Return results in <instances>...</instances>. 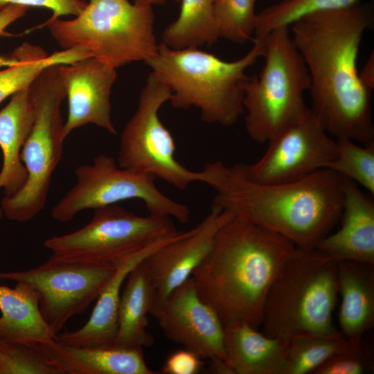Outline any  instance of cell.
I'll return each mask as SVG.
<instances>
[{
	"label": "cell",
	"mask_w": 374,
	"mask_h": 374,
	"mask_svg": "<svg viewBox=\"0 0 374 374\" xmlns=\"http://www.w3.org/2000/svg\"><path fill=\"white\" fill-rule=\"evenodd\" d=\"M75 173L76 184L52 208L56 221L70 222L82 211L134 199L141 200L150 214L171 217L183 224L189 220L188 207L160 191L155 177L123 168L112 157L98 155L91 165L80 166Z\"/></svg>",
	"instance_id": "obj_10"
},
{
	"label": "cell",
	"mask_w": 374,
	"mask_h": 374,
	"mask_svg": "<svg viewBox=\"0 0 374 374\" xmlns=\"http://www.w3.org/2000/svg\"><path fill=\"white\" fill-rule=\"evenodd\" d=\"M232 218L231 213L213 204L210 212L196 226L183 231L146 258L157 290L154 308L190 277L211 251L217 231Z\"/></svg>",
	"instance_id": "obj_15"
},
{
	"label": "cell",
	"mask_w": 374,
	"mask_h": 374,
	"mask_svg": "<svg viewBox=\"0 0 374 374\" xmlns=\"http://www.w3.org/2000/svg\"><path fill=\"white\" fill-rule=\"evenodd\" d=\"M116 69L91 57L59 65L58 70L68 99L64 123L65 139L74 130L93 124L116 134L111 117L110 94Z\"/></svg>",
	"instance_id": "obj_16"
},
{
	"label": "cell",
	"mask_w": 374,
	"mask_h": 374,
	"mask_svg": "<svg viewBox=\"0 0 374 374\" xmlns=\"http://www.w3.org/2000/svg\"><path fill=\"white\" fill-rule=\"evenodd\" d=\"M296 249L285 237L233 217L190 276L224 326L244 322L258 329L268 291Z\"/></svg>",
	"instance_id": "obj_3"
},
{
	"label": "cell",
	"mask_w": 374,
	"mask_h": 374,
	"mask_svg": "<svg viewBox=\"0 0 374 374\" xmlns=\"http://www.w3.org/2000/svg\"><path fill=\"white\" fill-rule=\"evenodd\" d=\"M170 96V89L150 72L137 107L122 132L117 163L184 190L193 182L200 181L201 173L186 168L177 160L175 141L159 118L161 107Z\"/></svg>",
	"instance_id": "obj_11"
},
{
	"label": "cell",
	"mask_w": 374,
	"mask_h": 374,
	"mask_svg": "<svg viewBox=\"0 0 374 374\" xmlns=\"http://www.w3.org/2000/svg\"><path fill=\"white\" fill-rule=\"evenodd\" d=\"M216 0H180L178 17L163 31L162 42L174 49L211 46L220 39L214 18Z\"/></svg>",
	"instance_id": "obj_26"
},
{
	"label": "cell",
	"mask_w": 374,
	"mask_h": 374,
	"mask_svg": "<svg viewBox=\"0 0 374 374\" xmlns=\"http://www.w3.org/2000/svg\"><path fill=\"white\" fill-rule=\"evenodd\" d=\"M87 3L85 0H0V10L8 5L43 8L52 11L51 19H57L62 16H77Z\"/></svg>",
	"instance_id": "obj_33"
},
{
	"label": "cell",
	"mask_w": 374,
	"mask_h": 374,
	"mask_svg": "<svg viewBox=\"0 0 374 374\" xmlns=\"http://www.w3.org/2000/svg\"><path fill=\"white\" fill-rule=\"evenodd\" d=\"M257 0H216L214 18L220 38L235 44L253 39Z\"/></svg>",
	"instance_id": "obj_29"
},
{
	"label": "cell",
	"mask_w": 374,
	"mask_h": 374,
	"mask_svg": "<svg viewBox=\"0 0 374 374\" xmlns=\"http://www.w3.org/2000/svg\"><path fill=\"white\" fill-rule=\"evenodd\" d=\"M337 294V262L316 248L297 247L268 291L262 333L287 341L341 334L332 321Z\"/></svg>",
	"instance_id": "obj_5"
},
{
	"label": "cell",
	"mask_w": 374,
	"mask_h": 374,
	"mask_svg": "<svg viewBox=\"0 0 374 374\" xmlns=\"http://www.w3.org/2000/svg\"><path fill=\"white\" fill-rule=\"evenodd\" d=\"M363 84L369 90L374 87V53L371 52L363 68L359 71Z\"/></svg>",
	"instance_id": "obj_36"
},
{
	"label": "cell",
	"mask_w": 374,
	"mask_h": 374,
	"mask_svg": "<svg viewBox=\"0 0 374 374\" xmlns=\"http://www.w3.org/2000/svg\"><path fill=\"white\" fill-rule=\"evenodd\" d=\"M267 143V150L259 160L242 163L247 177L261 184L302 180L328 168L337 154V142L330 137L310 107Z\"/></svg>",
	"instance_id": "obj_13"
},
{
	"label": "cell",
	"mask_w": 374,
	"mask_h": 374,
	"mask_svg": "<svg viewBox=\"0 0 374 374\" xmlns=\"http://www.w3.org/2000/svg\"><path fill=\"white\" fill-rule=\"evenodd\" d=\"M30 8L21 5H8L0 10V35L12 23L24 17ZM11 54L9 57L0 55V68L11 66L17 62Z\"/></svg>",
	"instance_id": "obj_35"
},
{
	"label": "cell",
	"mask_w": 374,
	"mask_h": 374,
	"mask_svg": "<svg viewBox=\"0 0 374 374\" xmlns=\"http://www.w3.org/2000/svg\"><path fill=\"white\" fill-rule=\"evenodd\" d=\"M371 349L362 337L349 339L341 351L330 358L312 374H363L373 371Z\"/></svg>",
	"instance_id": "obj_32"
},
{
	"label": "cell",
	"mask_w": 374,
	"mask_h": 374,
	"mask_svg": "<svg viewBox=\"0 0 374 374\" xmlns=\"http://www.w3.org/2000/svg\"><path fill=\"white\" fill-rule=\"evenodd\" d=\"M63 49L81 48L117 69L155 54L154 14L150 6L128 0H89L73 19L44 23Z\"/></svg>",
	"instance_id": "obj_6"
},
{
	"label": "cell",
	"mask_w": 374,
	"mask_h": 374,
	"mask_svg": "<svg viewBox=\"0 0 374 374\" xmlns=\"http://www.w3.org/2000/svg\"><path fill=\"white\" fill-rule=\"evenodd\" d=\"M12 54L17 62L11 66L0 68V103L15 92L28 88L46 67L71 64L92 57L81 48L63 49L48 55L43 48L29 42L17 46Z\"/></svg>",
	"instance_id": "obj_25"
},
{
	"label": "cell",
	"mask_w": 374,
	"mask_h": 374,
	"mask_svg": "<svg viewBox=\"0 0 374 374\" xmlns=\"http://www.w3.org/2000/svg\"><path fill=\"white\" fill-rule=\"evenodd\" d=\"M39 346L58 374L157 373L148 368L142 348L75 346L55 339Z\"/></svg>",
	"instance_id": "obj_18"
},
{
	"label": "cell",
	"mask_w": 374,
	"mask_h": 374,
	"mask_svg": "<svg viewBox=\"0 0 374 374\" xmlns=\"http://www.w3.org/2000/svg\"><path fill=\"white\" fill-rule=\"evenodd\" d=\"M202 357L188 350H177L169 355L161 370L163 374H196L204 366Z\"/></svg>",
	"instance_id": "obj_34"
},
{
	"label": "cell",
	"mask_w": 374,
	"mask_h": 374,
	"mask_svg": "<svg viewBox=\"0 0 374 374\" xmlns=\"http://www.w3.org/2000/svg\"><path fill=\"white\" fill-rule=\"evenodd\" d=\"M337 287L340 332L348 339L362 337L374 326V264L337 262Z\"/></svg>",
	"instance_id": "obj_23"
},
{
	"label": "cell",
	"mask_w": 374,
	"mask_h": 374,
	"mask_svg": "<svg viewBox=\"0 0 374 374\" xmlns=\"http://www.w3.org/2000/svg\"><path fill=\"white\" fill-rule=\"evenodd\" d=\"M35 120V108L29 87L10 96L9 103L0 111V149L3 163L0 172V188L4 197H11L25 184L27 171L20 154ZM0 208V220L3 217Z\"/></svg>",
	"instance_id": "obj_20"
},
{
	"label": "cell",
	"mask_w": 374,
	"mask_h": 374,
	"mask_svg": "<svg viewBox=\"0 0 374 374\" xmlns=\"http://www.w3.org/2000/svg\"><path fill=\"white\" fill-rule=\"evenodd\" d=\"M157 243L139 253L116 269L103 290L87 322L75 331L56 335L58 341L75 346L100 347L114 346L118 334V312L121 286L129 273L153 251L179 235Z\"/></svg>",
	"instance_id": "obj_19"
},
{
	"label": "cell",
	"mask_w": 374,
	"mask_h": 374,
	"mask_svg": "<svg viewBox=\"0 0 374 374\" xmlns=\"http://www.w3.org/2000/svg\"><path fill=\"white\" fill-rule=\"evenodd\" d=\"M59 65L46 67L29 87L35 120L20 154L27 179L17 193L3 197L1 202L3 215L11 221L28 222L43 210L52 176L61 160L65 140L61 105L66 91Z\"/></svg>",
	"instance_id": "obj_8"
},
{
	"label": "cell",
	"mask_w": 374,
	"mask_h": 374,
	"mask_svg": "<svg viewBox=\"0 0 374 374\" xmlns=\"http://www.w3.org/2000/svg\"><path fill=\"white\" fill-rule=\"evenodd\" d=\"M362 0H281L257 14L255 37H264L272 30L290 26L301 18L316 12L341 9Z\"/></svg>",
	"instance_id": "obj_28"
},
{
	"label": "cell",
	"mask_w": 374,
	"mask_h": 374,
	"mask_svg": "<svg viewBox=\"0 0 374 374\" xmlns=\"http://www.w3.org/2000/svg\"><path fill=\"white\" fill-rule=\"evenodd\" d=\"M265 37L264 66L244 87L245 128L258 143L268 142L308 107L304 94L310 78L293 43L289 26L272 30Z\"/></svg>",
	"instance_id": "obj_7"
},
{
	"label": "cell",
	"mask_w": 374,
	"mask_h": 374,
	"mask_svg": "<svg viewBox=\"0 0 374 374\" xmlns=\"http://www.w3.org/2000/svg\"><path fill=\"white\" fill-rule=\"evenodd\" d=\"M337 154L330 169L374 194V142L360 146L349 139H337Z\"/></svg>",
	"instance_id": "obj_30"
},
{
	"label": "cell",
	"mask_w": 374,
	"mask_h": 374,
	"mask_svg": "<svg viewBox=\"0 0 374 374\" xmlns=\"http://www.w3.org/2000/svg\"><path fill=\"white\" fill-rule=\"evenodd\" d=\"M349 339L337 335H298L289 340L284 374H312L319 366L341 351Z\"/></svg>",
	"instance_id": "obj_27"
},
{
	"label": "cell",
	"mask_w": 374,
	"mask_h": 374,
	"mask_svg": "<svg viewBox=\"0 0 374 374\" xmlns=\"http://www.w3.org/2000/svg\"><path fill=\"white\" fill-rule=\"evenodd\" d=\"M281 1V0H280Z\"/></svg>",
	"instance_id": "obj_39"
},
{
	"label": "cell",
	"mask_w": 374,
	"mask_h": 374,
	"mask_svg": "<svg viewBox=\"0 0 374 374\" xmlns=\"http://www.w3.org/2000/svg\"><path fill=\"white\" fill-rule=\"evenodd\" d=\"M93 211L92 219L82 228L44 241L52 253L50 258L116 269L180 232L169 217L137 215L117 204Z\"/></svg>",
	"instance_id": "obj_9"
},
{
	"label": "cell",
	"mask_w": 374,
	"mask_h": 374,
	"mask_svg": "<svg viewBox=\"0 0 374 374\" xmlns=\"http://www.w3.org/2000/svg\"><path fill=\"white\" fill-rule=\"evenodd\" d=\"M370 4L306 15L290 33L310 78L312 110L329 135L366 145L374 142L372 91L362 82L357 60L373 26Z\"/></svg>",
	"instance_id": "obj_1"
},
{
	"label": "cell",
	"mask_w": 374,
	"mask_h": 374,
	"mask_svg": "<svg viewBox=\"0 0 374 374\" xmlns=\"http://www.w3.org/2000/svg\"><path fill=\"white\" fill-rule=\"evenodd\" d=\"M150 314L170 341L202 358H219L229 363L224 326L215 310L199 297L191 276L175 287Z\"/></svg>",
	"instance_id": "obj_14"
},
{
	"label": "cell",
	"mask_w": 374,
	"mask_h": 374,
	"mask_svg": "<svg viewBox=\"0 0 374 374\" xmlns=\"http://www.w3.org/2000/svg\"><path fill=\"white\" fill-rule=\"evenodd\" d=\"M170 0H132L133 3L140 5L150 6L163 4ZM177 3L180 2V0H172Z\"/></svg>",
	"instance_id": "obj_38"
},
{
	"label": "cell",
	"mask_w": 374,
	"mask_h": 374,
	"mask_svg": "<svg viewBox=\"0 0 374 374\" xmlns=\"http://www.w3.org/2000/svg\"><path fill=\"white\" fill-rule=\"evenodd\" d=\"M343 177V176H342ZM341 224L316 249L337 262L353 260L374 264V202L351 179L343 177Z\"/></svg>",
	"instance_id": "obj_17"
},
{
	"label": "cell",
	"mask_w": 374,
	"mask_h": 374,
	"mask_svg": "<svg viewBox=\"0 0 374 374\" xmlns=\"http://www.w3.org/2000/svg\"><path fill=\"white\" fill-rule=\"evenodd\" d=\"M242 57L225 61L198 48L174 49L163 42L145 63L171 91L177 109L198 108L202 121L229 127L244 114L246 71L265 52V37H253Z\"/></svg>",
	"instance_id": "obj_4"
},
{
	"label": "cell",
	"mask_w": 374,
	"mask_h": 374,
	"mask_svg": "<svg viewBox=\"0 0 374 374\" xmlns=\"http://www.w3.org/2000/svg\"><path fill=\"white\" fill-rule=\"evenodd\" d=\"M224 346L235 374H284L289 341L272 338L244 322L224 326Z\"/></svg>",
	"instance_id": "obj_21"
},
{
	"label": "cell",
	"mask_w": 374,
	"mask_h": 374,
	"mask_svg": "<svg viewBox=\"0 0 374 374\" xmlns=\"http://www.w3.org/2000/svg\"><path fill=\"white\" fill-rule=\"evenodd\" d=\"M208 371L217 374H235L232 366L226 361L219 358L209 359Z\"/></svg>",
	"instance_id": "obj_37"
},
{
	"label": "cell",
	"mask_w": 374,
	"mask_h": 374,
	"mask_svg": "<svg viewBox=\"0 0 374 374\" xmlns=\"http://www.w3.org/2000/svg\"><path fill=\"white\" fill-rule=\"evenodd\" d=\"M200 181L215 192L214 204L234 217L276 233L297 247L315 249L340 220L343 177L326 168L295 182L261 184L242 163H206Z\"/></svg>",
	"instance_id": "obj_2"
},
{
	"label": "cell",
	"mask_w": 374,
	"mask_h": 374,
	"mask_svg": "<svg viewBox=\"0 0 374 374\" xmlns=\"http://www.w3.org/2000/svg\"><path fill=\"white\" fill-rule=\"evenodd\" d=\"M58 374L39 344L28 345L0 339V374Z\"/></svg>",
	"instance_id": "obj_31"
},
{
	"label": "cell",
	"mask_w": 374,
	"mask_h": 374,
	"mask_svg": "<svg viewBox=\"0 0 374 374\" xmlns=\"http://www.w3.org/2000/svg\"><path fill=\"white\" fill-rule=\"evenodd\" d=\"M116 269L49 258L38 267L0 272V280L30 286L39 297L40 313L57 335L72 317L83 313L98 299Z\"/></svg>",
	"instance_id": "obj_12"
},
{
	"label": "cell",
	"mask_w": 374,
	"mask_h": 374,
	"mask_svg": "<svg viewBox=\"0 0 374 374\" xmlns=\"http://www.w3.org/2000/svg\"><path fill=\"white\" fill-rule=\"evenodd\" d=\"M126 279L120 296L114 346L143 349L154 343L147 328L148 315L157 303V290L146 258L129 273Z\"/></svg>",
	"instance_id": "obj_22"
},
{
	"label": "cell",
	"mask_w": 374,
	"mask_h": 374,
	"mask_svg": "<svg viewBox=\"0 0 374 374\" xmlns=\"http://www.w3.org/2000/svg\"><path fill=\"white\" fill-rule=\"evenodd\" d=\"M0 311L1 340L36 345L56 337L40 313L37 292L26 283L0 285Z\"/></svg>",
	"instance_id": "obj_24"
}]
</instances>
